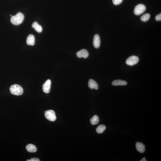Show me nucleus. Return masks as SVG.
I'll list each match as a JSON object with an SVG mask.
<instances>
[{
	"label": "nucleus",
	"mask_w": 161,
	"mask_h": 161,
	"mask_svg": "<svg viewBox=\"0 0 161 161\" xmlns=\"http://www.w3.org/2000/svg\"><path fill=\"white\" fill-rule=\"evenodd\" d=\"M35 37L32 34H30L27 39V44L28 45L33 46L35 44Z\"/></svg>",
	"instance_id": "9b49d317"
},
{
	"label": "nucleus",
	"mask_w": 161,
	"mask_h": 161,
	"mask_svg": "<svg viewBox=\"0 0 161 161\" xmlns=\"http://www.w3.org/2000/svg\"><path fill=\"white\" fill-rule=\"evenodd\" d=\"M138 57L135 56H130L126 61V63L128 65L133 66L137 64L139 62Z\"/></svg>",
	"instance_id": "39448f33"
},
{
	"label": "nucleus",
	"mask_w": 161,
	"mask_h": 161,
	"mask_svg": "<svg viewBox=\"0 0 161 161\" xmlns=\"http://www.w3.org/2000/svg\"><path fill=\"white\" fill-rule=\"evenodd\" d=\"M88 86L91 89L98 90V86L97 83L93 79H90L88 81Z\"/></svg>",
	"instance_id": "1a4fd4ad"
},
{
	"label": "nucleus",
	"mask_w": 161,
	"mask_h": 161,
	"mask_svg": "<svg viewBox=\"0 0 161 161\" xmlns=\"http://www.w3.org/2000/svg\"><path fill=\"white\" fill-rule=\"evenodd\" d=\"M112 84L114 86H124L127 85V83L121 80H116L112 82Z\"/></svg>",
	"instance_id": "f8f14e48"
},
{
	"label": "nucleus",
	"mask_w": 161,
	"mask_h": 161,
	"mask_svg": "<svg viewBox=\"0 0 161 161\" xmlns=\"http://www.w3.org/2000/svg\"><path fill=\"white\" fill-rule=\"evenodd\" d=\"M76 55L79 58L83 57L84 58H87L89 56L88 52L85 49L81 50L76 53Z\"/></svg>",
	"instance_id": "0eeeda50"
},
{
	"label": "nucleus",
	"mask_w": 161,
	"mask_h": 161,
	"mask_svg": "<svg viewBox=\"0 0 161 161\" xmlns=\"http://www.w3.org/2000/svg\"><path fill=\"white\" fill-rule=\"evenodd\" d=\"M51 85V81L49 79H48L43 84V90L45 93H49L50 91Z\"/></svg>",
	"instance_id": "423d86ee"
},
{
	"label": "nucleus",
	"mask_w": 161,
	"mask_h": 161,
	"mask_svg": "<svg viewBox=\"0 0 161 161\" xmlns=\"http://www.w3.org/2000/svg\"><path fill=\"white\" fill-rule=\"evenodd\" d=\"M150 17V15L149 14H145L141 17L140 20L142 21L146 22L149 20Z\"/></svg>",
	"instance_id": "f3484780"
},
{
	"label": "nucleus",
	"mask_w": 161,
	"mask_h": 161,
	"mask_svg": "<svg viewBox=\"0 0 161 161\" xmlns=\"http://www.w3.org/2000/svg\"><path fill=\"white\" fill-rule=\"evenodd\" d=\"M26 149L30 152H35L37 151L36 147L32 144L28 145L26 146Z\"/></svg>",
	"instance_id": "ddd939ff"
},
{
	"label": "nucleus",
	"mask_w": 161,
	"mask_h": 161,
	"mask_svg": "<svg viewBox=\"0 0 161 161\" xmlns=\"http://www.w3.org/2000/svg\"><path fill=\"white\" fill-rule=\"evenodd\" d=\"M32 26V28L38 33L41 32L43 30L42 26L39 25L37 22H34L33 23Z\"/></svg>",
	"instance_id": "4468645a"
},
{
	"label": "nucleus",
	"mask_w": 161,
	"mask_h": 161,
	"mask_svg": "<svg viewBox=\"0 0 161 161\" xmlns=\"http://www.w3.org/2000/svg\"><path fill=\"white\" fill-rule=\"evenodd\" d=\"M45 116L46 118L50 121H54L56 119L55 112L54 110H49L45 111Z\"/></svg>",
	"instance_id": "7ed1b4c3"
},
{
	"label": "nucleus",
	"mask_w": 161,
	"mask_h": 161,
	"mask_svg": "<svg viewBox=\"0 0 161 161\" xmlns=\"http://www.w3.org/2000/svg\"><path fill=\"white\" fill-rule=\"evenodd\" d=\"M24 19V15L21 12H18L16 15L12 17L11 21L12 24L15 25H18L22 23Z\"/></svg>",
	"instance_id": "f257e3e1"
},
{
	"label": "nucleus",
	"mask_w": 161,
	"mask_h": 161,
	"mask_svg": "<svg viewBox=\"0 0 161 161\" xmlns=\"http://www.w3.org/2000/svg\"><path fill=\"white\" fill-rule=\"evenodd\" d=\"M146 159H145V157L143 158L141 160H140V161H146Z\"/></svg>",
	"instance_id": "412c9836"
},
{
	"label": "nucleus",
	"mask_w": 161,
	"mask_h": 161,
	"mask_svg": "<svg viewBox=\"0 0 161 161\" xmlns=\"http://www.w3.org/2000/svg\"><path fill=\"white\" fill-rule=\"evenodd\" d=\"M123 0H112L113 4L115 5H118L122 2Z\"/></svg>",
	"instance_id": "a211bd4d"
},
{
	"label": "nucleus",
	"mask_w": 161,
	"mask_h": 161,
	"mask_svg": "<svg viewBox=\"0 0 161 161\" xmlns=\"http://www.w3.org/2000/svg\"><path fill=\"white\" fill-rule=\"evenodd\" d=\"M136 148L137 151L140 153L144 152L145 148L144 145L141 142H137L136 143Z\"/></svg>",
	"instance_id": "9d476101"
},
{
	"label": "nucleus",
	"mask_w": 161,
	"mask_h": 161,
	"mask_svg": "<svg viewBox=\"0 0 161 161\" xmlns=\"http://www.w3.org/2000/svg\"><path fill=\"white\" fill-rule=\"evenodd\" d=\"M12 16V15H10V16Z\"/></svg>",
	"instance_id": "4be33fe9"
},
{
	"label": "nucleus",
	"mask_w": 161,
	"mask_h": 161,
	"mask_svg": "<svg viewBox=\"0 0 161 161\" xmlns=\"http://www.w3.org/2000/svg\"><path fill=\"white\" fill-rule=\"evenodd\" d=\"M146 10V7L143 4H139L136 6L134 10L135 15H139L143 13Z\"/></svg>",
	"instance_id": "20e7f679"
},
{
	"label": "nucleus",
	"mask_w": 161,
	"mask_h": 161,
	"mask_svg": "<svg viewBox=\"0 0 161 161\" xmlns=\"http://www.w3.org/2000/svg\"><path fill=\"white\" fill-rule=\"evenodd\" d=\"M155 19L157 21H160L161 20V14H160L157 15L155 17Z\"/></svg>",
	"instance_id": "6ab92c4d"
},
{
	"label": "nucleus",
	"mask_w": 161,
	"mask_h": 161,
	"mask_svg": "<svg viewBox=\"0 0 161 161\" xmlns=\"http://www.w3.org/2000/svg\"><path fill=\"white\" fill-rule=\"evenodd\" d=\"M99 118L97 115H94L90 120V123L93 125L97 124L99 123Z\"/></svg>",
	"instance_id": "2eb2a0df"
},
{
	"label": "nucleus",
	"mask_w": 161,
	"mask_h": 161,
	"mask_svg": "<svg viewBox=\"0 0 161 161\" xmlns=\"http://www.w3.org/2000/svg\"><path fill=\"white\" fill-rule=\"evenodd\" d=\"M27 161H40V160L38 158L34 157L31 158L30 160H28Z\"/></svg>",
	"instance_id": "aec40b11"
},
{
	"label": "nucleus",
	"mask_w": 161,
	"mask_h": 161,
	"mask_svg": "<svg viewBox=\"0 0 161 161\" xmlns=\"http://www.w3.org/2000/svg\"><path fill=\"white\" fill-rule=\"evenodd\" d=\"M93 45L95 48H99L100 45V39L98 34H96L94 37L93 42Z\"/></svg>",
	"instance_id": "6e6552de"
},
{
	"label": "nucleus",
	"mask_w": 161,
	"mask_h": 161,
	"mask_svg": "<svg viewBox=\"0 0 161 161\" xmlns=\"http://www.w3.org/2000/svg\"><path fill=\"white\" fill-rule=\"evenodd\" d=\"M10 90L12 94L16 96H20L23 93L22 87L17 84H13L11 86Z\"/></svg>",
	"instance_id": "f03ea898"
},
{
	"label": "nucleus",
	"mask_w": 161,
	"mask_h": 161,
	"mask_svg": "<svg viewBox=\"0 0 161 161\" xmlns=\"http://www.w3.org/2000/svg\"><path fill=\"white\" fill-rule=\"evenodd\" d=\"M106 128V126L104 125L103 124L100 125L96 128V132L100 134L102 133L105 130Z\"/></svg>",
	"instance_id": "dca6fc26"
}]
</instances>
